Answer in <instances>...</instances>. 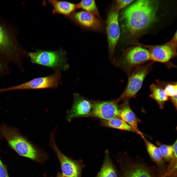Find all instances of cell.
<instances>
[{
  "label": "cell",
  "instance_id": "9",
  "mask_svg": "<svg viewBox=\"0 0 177 177\" xmlns=\"http://www.w3.org/2000/svg\"><path fill=\"white\" fill-rule=\"evenodd\" d=\"M118 12L115 8L109 12L107 18L106 30L110 58L112 57L120 36Z\"/></svg>",
  "mask_w": 177,
  "mask_h": 177
},
{
  "label": "cell",
  "instance_id": "22",
  "mask_svg": "<svg viewBox=\"0 0 177 177\" xmlns=\"http://www.w3.org/2000/svg\"><path fill=\"white\" fill-rule=\"evenodd\" d=\"M159 148L163 159L166 161L171 160L174 156L172 145L159 144Z\"/></svg>",
  "mask_w": 177,
  "mask_h": 177
},
{
  "label": "cell",
  "instance_id": "28",
  "mask_svg": "<svg viewBox=\"0 0 177 177\" xmlns=\"http://www.w3.org/2000/svg\"><path fill=\"white\" fill-rule=\"evenodd\" d=\"M1 67H2V65L0 63V69L1 68Z\"/></svg>",
  "mask_w": 177,
  "mask_h": 177
},
{
  "label": "cell",
  "instance_id": "5",
  "mask_svg": "<svg viewBox=\"0 0 177 177\" xmlns=\"http://www.w3.org/2000/svg\"><path fill=\"white\" fill-rule=\"evenodd\" d=\"M150 60L149 50L140 47H134L125 53L118 60L113 61L114 65L128 75L136 67Z\"/></svg>",
  "mask_w": 177,
  "mask_h": 177
},
{
  "label": "cell",
  "instance_id": "14",
  "mask_svg": "<svg viewBox=\"0 0 177 177\" xmlns=\"http://www.w3.org/2000/svg\"><path fill=\"white\" fill-rule=\"evenodd\" d=\"M166 84L159 81L156 84H152L149 87L151 92L149 97L157 102L161 109L163 108L164 103L169 99L164 89Z\"/></svg>",
  "mask_w": 177,
  "mask_h": 177
},
{
  "label": "cell",
  "instance_id": "27",
  "mask_svg": "<svg viewBox=\"0 0 177 177\" xmlns=\"http://www.w3.org/2000/svg\"><path fill=\"white\" fill-rule=\"evenodd\" d=\"M56 177H68L63 175L62 173L58 172Z\"/></svg>",
  "mask_w": 177,
  "mask_h": 177
},
{
  "label": "cell",
  "instance_id": "10",
  "mask_svg": "<svg viewBox=\"0 0 177 177\" xmlns=\"http://www.w3.org/2000/svg\"><path fill=\"white\" fill-rule=\"evenodd\" d=\"M74 101L71 109L68 111L66 119L69 122L73 119L88 117L93 108L92 100H89L75 93L73 94Z\"/></svg>",
  "mask_w": 177,
  "mask_h": 177
},
{
  "label": "cell",
  "instance_id": "15",
  "mask_svg": "<svg viewBox=\"0 0 177 177\" xmlns=\"http://www.w3.org/2000/svg\"><path fill=\"white\" fill-rule=\"evenodd\" d=\"M74 19L81 25L87 27L98 29L101 24L94 15L88 12L82 11L75 13L74 15Z\"/></svg>",
  "mask_w": 177,
  "mask_h": 177
},
{
  "label": "cell",
  "instance_id": "1",
  "mask_svg": "<svg viewBox=\"0 0 177 177\" xmlns=\"http://www.w3.org/2000/svg\"><path fill=\"white\" fill-rule=\"evenodd\" d=\"M158 6L153 0L136 1L126 8L122 15L125 27L135 33L148 27L155 19Z\"/></svg>",
  "mask_w": 177,
  "mask_h": 177
},
{
  "label": "cell",
  "instance_id": "16",
  "mask_svg": "<svg viewBox=\"0 0 177 177\" xmlns=\"http://www.w3.org/2000/svg\"><path fill=\"white\" fill-rule=\"evenodd\" d=\"M141 136L144 142L147 151L150 157L158 167L159 168L162 169V170L164 172V171L166 170L165 164L159 148L148 140L143 135Z\"/></svg>",
  "mask_w": 177,
  "mask_h": 177
},
{
  "label": "cell",
  "instance_id": "6",
  "mask_svg": "<svg viewBox=\"0 0 177 177\" xmlns=\"http://www.w3.org/2000/svg\"><path fill=\"white\" fill-rule=\"evenodd\" d=\"M55 130L56 129L51 132L49 144L59 160L62 174L68 177H81V172L83 167V163L80 160L71 159L65 155L59 149L55 142Z\"/></svg>",
  "mask_w": 177,
  "mask_h": 177
},
{
  "label": "cell",
  "instance_id": "12",
  "mask_svg": "<svg viewBox=\"0 0 177 177\" xmlns=\"http://www.w3.org/2000/svg\"><path fill=\"white\" fill-rule=\"evenodd\" d=\"M129 99L123 100L122 103L118 106L120 118L136 131L137 134L143 135L139 131L138 126L140 120L138 118L131 109L129 104Z\"/></svg>",
  "mask_w": 177,
  "mask_h": 177
},
{
  "label": "cell",
  "instance_id": "26",
  "mask_svg": "<svg viewBox=\"0 0 177 177\" xmlns=\"http://www.w3.org/2000/svg\"><path fill=\"white\" fill-rule=\"evenodd\" d=\"M169 99H170L176 109L177 108V95L169 97Z\"/></svg>",
  "mask_w": 177,
  "mask_h": 177
},
{
  "label": "cell",
  "instance_id": "24",
  "mask_svg": "<svg viewBox=\"0 0 177 177\" xmlns=\"http://www.w3.org/2000/svg\"><path fill=\"white\" fill-rule=\"evenodd\" d=\"M134 1L133 0H117L115 9L116 10L118 11L128 6Z\"/></svg>",
  "mask_w": 177,
  "mask_h": 177
},
{
  "label": "cell",
  "instance_id": "20",
  "mask_svg": "<svg viewBox=\"0 0 177 177\" xmlns=\"http://www.w3.org/2000/svg\"><path fill=\"white\" fill-rule=\"evenodd\" d=\"M12 43L8 34L0 25V50L7 53L10 52Z\"/></svg>",
  "mask_w": 177,
  "mask_h": 177
},
{
  "label": "cell",
  "instance_id": "19",
  "mask_svg": "<svg viewBox=\"0 0 177 177\" xmlns=\"http://www.w3.org/2000/svg\"><path fill=\"white\" fill-rule=\"evenodd\" d=\"M96 177H117L108 153H106L102 167Z\"/></svg>",
  "mask_w": 177,
  "mask_h": 177
},
{
  "label": "cell",
  "instance_id": "11",
  "mask_svg": "<svg viewBox=\"0 0 177 177\" xmlns=\"http://www.w3.org/2000/svg\"><path fill=\"white\" fill-rule=\"evenodd\" d=\"M152 61L165 63L176 55L175 47L167 45L156 46L149 51Z\"/></svg>",
  "mask_w": 177,
  "mask_h": 177
},
{
  "label": "cell",
  "instance_id": "13",
  "mask_svg": "<svg viewBox=\"0 0 177 177\" xmlns=\"http://www.w3.org/2000/svg\"><path fill=\"white\" fill-rule=\"evenodd\" d=\"M128 163L123 169L122 177H152L149 168L144 164L135 161Z\"/></svg>",
  "mask_w": 177,
  "mask_h": 177
},
{
  "label": "cell",
  "instance_id": "17",
  "mask_svg": "<svg viewBox=\"0 0 177 177\" xmlns=\"http://www.w3.org/2000/svg\"><path fill=\"white\" fill-rule=\"evenodd\" d=\"M48 1L53 6L54 13L68 15L74 12L77 7V5L67 1L54 0Z\"/></svg>",
  "mask_w": 177,
  "mask_h": 177
},
{
  "label": "cell",
  "instance_id": "7",
  "mask_svg": "<svg viewBox=\"0 0 177 177\" xmlns=\"http://www.w3.org/2000/svg\"><path fill=\"white\" fill-rule=\"evenodd\" d=\"M61 79V72L57 70L53 74L48 76L35 78L21 84L0 89V92L17 90L55 88L58 87Z\"/></svg>",
  "mask_w": 177,
  "mask_h": 177
},
{
  "label": "cell",
  "instance_id": "23",
  "mask_svg": "<svg viewBox=\"0 0 177 177\" xmlns=\"http://www.w3.org/2000/svg\"><path fill=\"white\" fill-rule=\"evenodd\" d=\"M164 89L166 94L169 97L177 95V82L166 84L164 87Z\"/></svg>",
  "mask_w": 177,
  "mask_h": 177
},
{
  "label": "cell",
  "instance_id": "8",
  "mask_svg": "<svg viewBox=\"0 0 177 177\" xmlns=\"http://www.w3.org/2000/svg\"><path fill=\"white\" fill-rule=\"evenodd\" d=\"M92 101V109L88 117L97 118L104 120L120 118L118 103L116 100Z\"/></svg>",
  "mask_w": 177,
  "mask_h": 177
},
{
  "label": "cell",
  "instance_id": "2",
  "mask_svg": "<svg viewBox=\"0 0 177 177\" xmlns=\"http://www.w3.org/2000/svg\"><path fill=\"white\" fill-rule=\"evenodd\" d=\"M0 136L4 138L19 155L41 163L46 159L45 153L31 143L16 129L5 125L0 126Z\"/></svg>",
  "mask_w": 177,
  "mask_h": 177
},
{
  "label": "cell",
  "instance_id": "18",
  "mask_svg": "<svg viewBox=\"0 0 177 177\" xmlns=\"http://www.w3.org/2000/svg\"><path fill=\"white\" fill-rule=\"evenodd\" d=\"M100 126L133 132L137 134L134 129L120 118L108 120L101 119Z\"/></svg>",
  "mask_w": 177,
  "mask_h": 177
},
{
  "label": "cell",
  "instance_id": "25",
  "mask_svg": "<svg viewBox=\"0 0 177 177\" xmlns=\"http://www.w3.org/2000/svg\"><path fill=\"white\" fill-rule=\"evenodd\" d=\"M0 137V140L1 138ZM0 177H9L7 169L0 158Z\"/></svg>",
  "mask_w": 177,
  "mask_h": 177
},
{
  "label": "cell",
  "instance_id": "29",
  "mask_svg": "<svg viewBox=\"0 0 177 177\" xmlns=\"http://www.w3.org/2000/svg\"><path fill=\"white\" fill-rule=\"evenodd\" d=\"M44 177H46V175H45V174L44 175Z\"/></svg>",
  "mask_w": 177,
  "mask_h": 177
},
{
  "label": "cell",
  "instance_id": "4",
  "mask_svg": "<svg viewBox=\"0 0 177 177\" xmlns=\"http://www.w3.org/2000/svg\"><path fill=\"white\" fill-rule=\"evenodd\" d=\"M66 53L62 50L56 51L39 50L28 53L31 62L59 70H66L69 65L67 62Z\"/></svg>",
  "mask_w": 177,
  "mask_h": 177
},
{
  "label": "cell",
  "instance_id": "3",
  "mask_svg": "<svg viewBox=\"0 0 177 177\" xmlns=\"http://www.w3.org/2000/svg\"><path fill=\"white\" fill-rule=\"evenodd\" d=\"M154 62L140 65L133 69L128 75L127 84L124 91L116 100L118 103L125 99L135 97L146 77L151 71Z\"/></svg>",
  "mask_w": 177,
  "mask_h": 177
},
{
  "label": "cell",
  "instance_id": "21",
  "mask_svg": "<svg viewBox=\"0 0 177 177\" xmlns=\"http://www.w3.org/2000/svg\"><path fill=\"white\" fill-rule=\"evenodd\" d=\"M77 7L84 9L94 15L98 14L96 3L94 0H82L77 5Z\"/></svg>",
  "mask_w": 177,
  "mask_h": 177
}]
</instances>
